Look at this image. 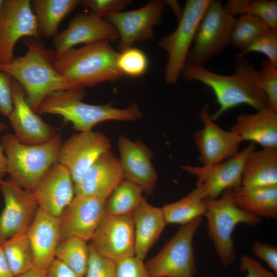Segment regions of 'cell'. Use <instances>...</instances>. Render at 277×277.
<instances>
[{
  "instance_id": "3957f363",
  "label": "cell",
  "mask_w": 277,
  "mask_h": 277,
  "mask_svg": "<svg viewBox=\"0 0 277 277\" xmlns=\"http://www.w3.org/2000/svg\"><path fill=\"white\" fill-rule=\"evenodd\" d=\"M84 96V89L52 93L42 101L36 113L59 115L79 132L91 131L95 125L106 121L133 122L143 117V112L135 105L124 109L110 104L91 105L83 102Z\"/></svg>"
},
{
  "instance_id": "d6a6232c",
  "label": "cell",
  "mask_w": 277,
  "mask_h": 277,
  "mask_svg": "<svg viewBox=\"0 0 277 277\" xmlns=\"http://www.w3.org/2000/svg\"><path fill=\"white\" fill-rule=\"evenodd\" d=\"M234 15L251 14L277 31V1L275 0H229L225 5Z\"/></svg>"
},
{
  "instance_id": "7dc6e473",
  "label": "cell",
  "mask_w": 277,
  "mask_h": 277,
  "mask_svg": "<svg viewBox=\"0 0 277 277\" xmlns=\"http://www.w3.org/2000/svg\"><path fill=\"white\" fill-rule=\"evenodd\" d=\"M165 2L166 4H168L172 9L176 15L177 21H179L182 15L183 9L180 7L176 1H166Z\"/></svg>"
},
{
  "instance_id": "f35d334b",
  "label": "cell",
  "mask_w": 277,
  "mask_h": 277,
  "mask_svg": "<svg viewBox=\"0 0 277 277\" xmlns=\"http://www.w3.org/2000/svg\"><path fill=\"white\" fill-rule=\"evenodd\" d=\"M132 2L130 0L81 1V4L84 8L103 18L108 15L121 12Z\"/></svg>"
},
{
  "instance_id": "603a6c76",
  "label": "cell",
  "mask_w": 277,
  "mask_h": 277,
  "mask_svg": "<svg viewBox=\"0 0 277 277\" xmlns=\"http://www.w3.org/2000/svg\"><path fill=\"white\" fill-rule=\"evenodd\" d=\"M123 179L120 161L109 150L102 154L74 185V193L106 199Z\"/></svg>"
},
{
  "instance_id": "836d02e7",
  "label": "cell",
  "mask_w": 277,
  "mask_h": 277,
  "mask_svg": "<svg viewBox=\"0 0 277 277\" xmlns=\"http://www.w3.org/2000/svg\"><path fill=\"white\" fill-rule=\"evenodd\" d=\"M271 30L263 20L255 15H241L236 18L233 26L230 43L241 51Z\"/></svg>"
},
{
  "instance_id": "b9f144b4",
  "label": "cell",
  "mask_w": 277,
  "mask_h": 277,
  "mask_svg": "<svg viewBox=\"0 0 277 277\" xmlns=\"http://www.w3.org/2000/svg\"><path fill=\"white\" fill-rule=\"evenodd\" d=\"M12 108L11 77L0 71V114L8 117Z\"/></svg>"
},
{
  "instance_id": "8992f818",
  "label": "cell",
  "mask_w": 277,
  "mask_h": 277,
  "mask_svg": "<svg viewBox=\"0 0 277 277\" xmlns=\"http://www.w3.org/2000/svg\"><path fill=\"white\" fill-rule=\"evenodd\" d=\"M204 201L207 206L204 216L207 219L208 236L213 243L221 264L226 267L230 266L235 260L232 238L235 227L240 223L254 226L261 219L236 205L233 188L226 190L216 199H204Z\"/></svg>"
},
{
  "instance_id": "681fc988",
  "label": "cell",
  "mask_w": 277,
  "mask_h": 277,
  "mask_svg": "<svg viewBox=\"0 0 277 277\" xmlns=\"http://www.w3.org/2000/svg\"><path fill=\"white\" fill-rule=\"evenodd\" d=\"M2 2H3V0H0V8H1V6L2 3Z\"/></svg>"
},
{
  "instance_id": "8fae6325",
  "label": "cell",
  "mask_w": 277,
  "mask_h": 277,
  "mask_svg": "<svg viewBox=\"0 0 277 277\" xmlns=\"http://www.w3.org/2000/svg\"><path fill=\"white\" fill-rule=\"evenodd\" d=\"M89 244L100 255L115 263L134 256V231L132 214H104Z\"/></svg>"
},
{
  "instance_id": "f6af8a7d",
  "label": "cell",
  "mask_w": 277,
  "mask_h": 277,
  "mask_svg": "<svg viewBox=\"0 0 277 277\" xmlns=\"http://www.w3.org/2000/svg\"><path fill=\"white\" fill-rule=\"evenodd\" d=\"M7 127V125L0 122V132ZM7 173V161L4 150L0 141V182H1L5 174Z\"/></svg>"
},
{
  "instance_id": "52a82bcc",
  "label": "cell",
  "mask_w": 277,
  "mask_h": 277,
  "mask_svg": "<svg viewBox=\"0 0 277 277\" xmlns=\"http://www.w3.org/2000/svg\"><path fill=\"white\" fill-rule=\"evenodd\" d=\"M203 217L181 225L159 252L145 263L150 277H194L197 272L193 240Z\"/></svg>"
},
{
  "instance_id": "9a60e30c",
  "label": "cell",
  "mask_w": 277,
  "mask_h": 277,
  "mask_svg": "<svg viewBox=\"0 0 277 277\" xmlns=\"http://www.w3.org/2000/svg\"><path fill=\"white\" fill-rule=\"evenodd\" d=\"M166 5L165 1L153 0L140 8L105 16L117 31L118 52L131 47L136 42L153 38L154 27L160 23Z\"/></svg>"
},
{
  "instance_id": "c3c4849f",
  "label": "cell",
  "mask_w": 277,
  "mask_h": 277,
  "mask_svg": "<svg viewBox=\"0 0 277 277\" xmlns=\"http://www.w3.org/2000/svg\"><path fill=\"white\" fill-rule=\"evenodd\" d=\"M14 277H47L46 272L32 268L28 271Z\"/></svg>"
},
{
  "instance_id": "7c38bea8",
  "label": "cell",
  "mask_w": 277,
  "mask_h": 277,
  "mask_svg": "<svg viewBox=\"0 0 277 277\" xmlns=\"http://www.w3.org/2000/svg\"><path fill=\"white\" fill-rule=\"evenodd\" d=\"M25 36L38 38L37 23L29 0H3L0 8V64L13 58L17 41Z\"/></svg>"
},
{
  "instance_id": "60d3db41",
  "label": "cell",
  "mask_w": 277,
  "mask_h": 277,
  "mask_svg": "<svg viewBox=\"0 0 277 277\" xmlns=\"http://www.w3.org/2000/svg\"><path fill=\"white\" fill-rule=\"evenodd\" d=\"M253 254L264 261L277 274V248L274 245L261 242H255L252 246Z\"/></svg>"
},
{
  "instance_id": "d590c367",
  "label": "cell",
  "mask_w": 277,
  "mask_h": 277,
  "mask_svg": "<svg viewBox=\"0 0 277 277\" xmlns=\"http://www.w3.org/2000/svg\"><path fill=\"white\" fill-rule=\"evenodd\" d=\"M261 88L266 95L267 106L277 112V67L263 60L260 70Z\"/></svg>"
},
{
  "instance_id": "2e32d148",
  "label": "cell",
  "mask_w": 277,
  "mask_h": 277,
  "mask_svg": "<svg viewBox=\"0 0 277 277\" xmlns=\"http://www.w3.org/2000/svg\"><path fill=\"white\" fill-rule=\"evenodd\" d=\"M200 118L203 127L193 135L202 166H209L227 160L239 152L243 140L235 133L220 127L211 118L206 107Z\"/></svg>"
},
{
  "instance_id": "5bb4252c",
  "label": "cell",
  "mask_w": 277,
  "mask_h": 277,
  "mask_svg": "<svg viewBox=\"0 0 277 277\" xmlns=\"http://www.w3.org/2000/svg\"><path fill=\"white\" fill-rule=\"evenodd\" d=\"M111 147L110 140L100 132H80L62 144L58 163L67 168L75 185L96 160L110 150Z\"/></svg>"
},
{
  "instance_id": "1f68e13d",
  "label": "cell",
  "mask_w": 277,
  "mask_h": 277,
  "mask_svg": "<svg viewBox=\"0 0 277 277\" xmlns=\"http://www.w3.org/2000/svg\"><path fill=\"white\" fill-rule=\"evenodd\" d=\"M1 246L14 276L32 268L33 253L27 231L6 240Z\"/></svg>"
},
{
  "instance_id": "e0dca14e",
  "label": "cell",
  "mask_w": 277,
  "mask_h": 277,
  "mask_svg": "<svg viewBox=\"0 0 277 277\" xmlns=\"http://www.w3.org/2000/svg\"><path fill=\"white\" fill-rule=\"evenodd\" d=\"M115 28L104 18L92 13L78 14L70 21L67 28L54 36V58L75 45L100 41L118 40Z\"/></svg>"
},
{
  "instance_id": "277c9868",
  "label": "cell",
  "mask_w": 277,
  "mask_h": 277,
  "mask_svg": "<svg viewBox=\"0 0 277 277\" xmlns=\"http://www.w3.org/2000/svg\"><path fill=\"white\" fill-rule=\"evenodd\" d=\"M118 52L107 41L73 47L54 58L56 70L80 88L114 82L122 75L117 60Z\"/></svg>"
},
{
  "instance_id": "83f0119b",
  "label": "cell",
  "mask_w": 277,
  "mask_h": 277,
  "mask_svg": "<svg viewBox=\"0 0 277 277\" xmlns=\"http://www.w3.org/2000/svg\"><path fill=\"white\" fill-rule=\"evenodd\" d=\"M80 4V0L31 1L39 36L45 38L55 36L62 20Z\"/></svg>"
},
{
  "instance_id": "ab89813d",
  "label": "cell",
  "mask_w": 277,
  "mask_h": 277,
  "mask_svg": "<svg viewBox=\"0 0 277 277\" xmlns=\"http://www.w3.org/2000/svg\"><path fill=\"white\" fill-rule=\"evenodd\" d=\"M116 277H150L143 260L134 256L116 263Z\"/></svg>"
},
{
  "instance_id": "7a4b0ae2",
  "label": "cell",
  "mask_w": 277,
  "mask_h": 277,
  "mask_svg": "<svg viewBox=\"0 0 277 277\" xmlns=\"http://www.w3.org/2000/svg\"><path fill=\"white\" fill-rule=\"evenodd\" d=\"M28 48L23 56L0 64V71L16 81L22 87L31 108L36 110L50 94L63 90L82 89L66 78L53 66L54 55L35 41L26 40Z\"/></svg>"
},
{
  "instance_id": "ffe728a7",
  "label": "cell",
  "mask_w": 277,
  "mask_h": 277,
  "mask_svg": "<svg viewBox=\"0 0 277 277\" xmlns=\"http://www.w3.org/2000/svg\"><path fill=\"white\" fill-rule=\"evenodd\" d=\"M117 147L124 179L138 185L146 193H151L157 181L152 163V150L143 142L132 141L124 135L119 136Z\"/></svg>"
},
{
  "instance_id": "8d00e7d4",
  "label": "cell",
  "mask_w": 277,
  "mask_h": 277,
  "mask_svg": "<svg viewBox=\"0 0 277 277\" xmlns=\"http://www.w3.org/2000/svg\"><path fill=\"white\" fill-rule=\"evenodd\" d=\"M250 52H259L266 55L268 60L277 67V31L270 30L255 41L236 56L241 58Z\"/></svg>"
},
{
  "instance_id": "4dcf8cb0",
  "label": "cell",
  "mask_w": 277,
  "mask_h": 277,
  "mask_svg": "<svg viewBox=\"0 0 277 277\" xmlns=\"http://www.w3.org/2000/svg\"><path fill=\"white\" fill-rule=\"evenodd\" d=\"M87 241L75 236L60 240L55 258L84 277L88 267L89 248Z\"/></svg>"
},
{
  "instance_id": "ee69618b",
  "label": "cell",
  "mask_w": 277,
  "mask_h": 277,
  "mask_svg": "<svg viewBox=\"0 0 277 277\" xmlns=\"http://www.w3.org/2000/svg\"><path fill=\"white\" fill-rule=\"evenodd\" d=\"M47 277H83L66 265L55 259L46 272Z\"/></svg>"
},
{
  "instance_id": "e575fe53",
  "label": "cell",
  "mask_w": 277,
  "mask_h": 277,
  "mask_svg": "<svg viewBox=\"0 0 277 277\" xmlns=\"http://www.w3.org/2000/svg\"><path fill=\"white\" fill-rule=\"evenodd\" d=\"M117 64L122 75L137 77L146 72L149 61L142 50L131 47L118 52Z\"/></svg>"
},
{
  "instance_id": "5b68a950",
  "label": "cell",
  "mask_w": 277,
  "mask_h": 277,
  "mask_svg": "<svg viewBox=\"0 0 277 277\" xmlns=\"http://www.w3.org/2000/svg\"><path fill=\"white\" fill-rule=\"evenodd\" d=\"M1 143L6 157L7 173L20 186L31 192L58 162L62 145L59 133L49 141L37 145L23 144L13 134L7 133Z\"/></svg>"
},
{
  "instance_id": "4fadbf2b",
  "label": "cell",
  "mask_w": 277,
  "mask_h": 277,
  "mask_svg": "<svg viewBox=\"0 0 277 277\" xmlns=\"http://www.w3.org/2000/svg\"><path fill=\"white\" fill-rule=\"evenodd\" d=\"M5 206L0 214V245L9 238L26 231L38 204L33 193L22 188L11 178L0 182Z\"/></svg>"
},
{
  "instance_id": "f546056e",
  "label": "cell",
  "mask_w": 277,
  "mask_h": 277,
  "mask_svg": "<svg viewBox=\"0 0 277 277\" xmlns=\"http://www.w3.org/2000/svg\"><path fill=\"white\" fill-rule=\"evenodd\" d=\"M143 189L123 179L106 199L104 212L112 215L132 214L143 199Z\"/></svg>"
},
{
  "instance_id": "ba28073f",
  "label": "cell",
  "mask_w": 277,
  "mask_h": 277,
  "mask_svg": "<svg viewBox=\"0 0 277 277\" xmlns=\"http://www.w3.org/2000/svg\"><path fill=\"white\" fill-rule=\"evenodd\" d=\"M236 18L221 1L212 0L197 27L187 63L204 66L221 53L231 42Z\"/></svg>"
},
{
  "instance_id": "cb8c5ba5",
  "label": "cell",
  "mask_w": 277,
  "mask_h": 277,
  "mask_svg": "<svg viewBox=\"0 0 277 277\" xmlns=\"http://www.w3.org/2000/svg\"><path fill=\"white\" fill-rule=\"evenodd\" d=\"M231 131L243 140L262 148H277V112L268 106L253 113L239 115Z\"/></svg>"
},
{
  "instance_id": "7bdbcfd3",
  "label": "cell",
  "mask_w": 277,
  "mask_h": 277,
  "mask_svg": "<svg viewBox=\"0 0 277 277\" xmlns=\"http://www.w3.org/2000/svg\"><path fill=\"white\" fill-rule=\"evenodd\" d=\"M240 269L245 277H277V274L268 270L256 259L246 254L240 258Z\"/></svg>"
},
{
  "instance_id": "30bf717a",
  "label": "cell",
  "mask_w": 277,
  "mask_h": 277,
  "mask_svg": "<svg viewBox=\"0 0 277 277\" xmlns=\"http://www.w3.org/2000/svg\"><path fill=\"white\" fill-rule=\"evenodd\" d=\"M254 144L250 143L235 156L217 164L202 166L184 165L181 168L196 177V186L202 189L204 199H216L226 190L241 186L245 164L255 150Z\"/></svg>"
},
{
  "instance_id": "6da1fadb",
  "label": "cell",
  "mask_w": 277,
  "mask_h": 277,
  "mask_svg": "<svg viewBox=\"0 0 277 277\" xmlns=\"http://www.w3.org/2000/svg\"><path fill=\"white\" fill-rule=\"evenodd\" d=\"M181 74L187 80L199 81L212 90L220 106L210 115L213 121L239 105H247L256 110L267 106L266 95L261 88L260 70L243 57L238 59L235 72L230 75L217 74L204 66L187 63Z\"/></svg>"
},
{
  "instance_id": "484cf974",
  "label": "cell",
  "mask_w": 277,
  "mask_h": 277,
  "mask_svg": "<svg viewBox=\"0 0 277 277\" xmlns=\"http://www.w3.org/2000/svg\"><path fill=\"white\" fill-rule=\"evenodd\" d=\"M277 185V148L253 150L244 168L241 186L248 187Z\"/></svg>"
},
{
  "instance_id": "7402d4cb",
  "label": "cell",
  "mask_w": 277,
  "mask_h": 277,
  "mask_svg": "<svg viewBox=\"0 0 277 277\" xmlns=\"http://www.w3.org/2000/svg\"><path fill=\"white\" fill-rule=\"evenodd\" d=\"M27 234L33 253L32 268L47 272L55 259L60 240V217L49 215L38 208Z\"/></svg>"
},
{
  "instance_id": "9c48e42d",
  "label": "cell",
  "mask_w": 277,
  "mask_h": 277,
  "mask_svg": "<svg viewBox=\"0 0 277 277\" xmlns=\"http://www.w3.org/2000/svg\"><path fill=\"white\" fill-rule=\"evenodd\" d=\"M211 1H186L175 30L158 42L167 54L165 68V79L167 84H175L181 74L197 27Z\"/></svg>"
},
{
  "instance_id": "4316f807",
  "label": "cell",
  "mask_w": 277,
  "mask_h": 277,
  "mask_svg": "<svg viewBox=\"0 0 277 277\" xmlns=\"http://www.w3.org/2000/svg\"><path fill=\"white\" fill-rule=\"evenodd\" d=\"M236 205L242 210L260 218L277 217V185L233 189Z\"/></svg>"
},
{
  "instance_id": "d4e9b609",
  "label": "cell",
  "mask_w": 277,
  "mask_h": 277,
  "mask_svg": "<svg viewBox=\"0 0 277 277\" xmlns=\"http://www.w3.org/2000/svg\"><path fill=\"white\" fill-rule=\"evenodd\" d=\"M132 216L134 231L135 256L144 260L167 224L162 208L152 206L144 198Z\"/></svg>"
},
{
  "instance_id": "ac0fdd59",
  "label": "cell",
  "mask_w": 277,
  "mask_h": 277,
  "mask_svg": "<svg viewBox=\"0 0 277 277\" xmlns=\"http://www.w3.org/2000/svg\"><path fill=\"white\" fill-rule=\"evenodd\" d=\"M13 108L8 117L13 135L21 143L37 145L46 143L57 134L56 129L45 122L29 105L21 85L11 78Z\"/></svg>"
},
{
  "instance_id": "d6986e66",
  "label": "cell",
  "mask_w": 277,
  "mask_h": 277,
  "mask_svg": "<svg viewBox=\"0 0 277 277\" xmlns=\"http://www.w3.org/2000/svg\"><path fill=\"white\" fill-rule=\"evenodd\" d=\"M105 201L75 195L60 217V240L75 236L89 242L105 214Z\"/></svg>"
},
{
  "instance_id": "f1b7e54d",
  "label": "cell",
  "mask_w": 277,
  "mask_h": 277,
  "mask_svg": "<svg viewBox=\"0 0 277 277\" xmlns=\"http://www.w3.org/2000/svg\"><path fill=\"white\" fill-rule=\"evenodd\" d=\"M167 224H186L204 216L207 206L202 189L196 186L187 195L162 208Z\"/></svg>"
},
{
  "instance_id": "74e56055",
  "label": "cell",
  "mask_w": 277,
  "mask_h": 277,
  "mask_svg": "<svg viewBox=\"0 0 277 277\" xmlns=\"http://www.w3.org/2000/svg\"><path fill=\"white\" fill-rule=\"evenodd\" d=\"M89 257L84 277H116V263L100 255L89 244Z\"/></svg>"
},
{
  "instance_id": "44dd1931",
  "label": "cell",
  "mask_w": 277,
  "mask_h": 277,
  "mask_svg": "<svg viewBox=\"0 0 277 277\" xmlns=\"http://www.w3.org/2000/svg\"><path fill=\"white\" fill-rule=\"evenodd\" d=\"M38 208L60 217L74 197V185L68 170L58 162L47 172L32 192Z\"/></svg>"
},
{
  "instance_id": "bcb514c9",
  "label": "cell",
  "mask_w": 277,
  "mask_h": 277,
  "mask_svg": "<svg viewBox=\"0 0 277 277\" xmlns=\"http://www.w3.org/2000/svg\"><path fill=\"white\" fill-rule=\"evenodd\" d=\"M0 277H14L0 245Z\"/></svg>"
}]
</instances>
